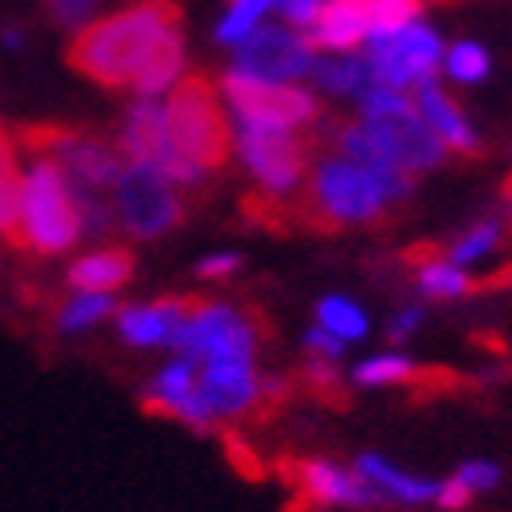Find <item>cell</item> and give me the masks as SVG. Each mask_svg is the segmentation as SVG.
I'll return each mask as SVG.
<instances>
[{"label": "cell", "instance_id": "obj_1", "mask_svg": "<svg viewBox=\"0 0 512 512\" xmlns=\"http://www.w3.org/2000/svg\"><path fill=\"white\" fill-rule=\"evenodd\" d=\"M171 30H184L179 25V5H171V0H138V5H125L84 25L75 34L67 59L100 88H130L146 55Z\"/></svg>", "mask_w": 512, "mask_h": 512}, {"label": "cell", "instance_id": "obj_2", "mask_svg": "<svg viewBox=\"0 0 512 512\" xmlns=\"http://www.w3.org/2000/svg\"><path fill=\"white\" fill-rule=\"evenodd\" d=\"M413 175H379L338 150H313V167L304 179L300 209L321 229H358L388 213V204L408 196Z\"/></svg>", "mask_w": 512, "mask_h": 512}, {"label": "cell", "instance_id": "obj_3", "mask_svg": "<svg viewBox=\"0 0 512 512\" xmlns=\"http://www.w3.org/2000/svg\"><path fill=\"white\" fill-rule=\"evenodd\" d=\"M80 238L84 225H80L75 184L46 150H38V159L21 167V204H17L13 242L38 254V259H55V254H67Z\"/></svg>", "mask_w": 512, "mask_h": 512}, {"label": "cell", "instance_id": "obj_4", "mask_svg": "<svg viewBox=\"0 0 512 512\" xmlns=\"http://www.w3.org/2000/svg\"><path fill=\"white\" fill-rule=\"evenodd\" d=\"M358 109H363L358 121L367 125V134L375 138L383 159H388L396 171L417 175V171H429V167H438L446 159L442 138L425 125V117L417 113L413 96H408L404 88L371 80L367 92L358 96Z\"/></svg>", "mask_w": 512, "mask_h": 512}, {"label": "cell", "instance_id": "obj_5", "mask_svg": "<svg viewBox=\"0 0 512 512\" xmlns=\"http://www.w3.org/2000/svg\"><path fill=\"white\" fill-rule=\"evenodd\" d=\"M163 125L179 155L204 171L225 167V159L234 155V125H229L221 88L204 84L200 75H184L163 96Z\"/></svg>", "mask_w": 512, "mask_h": 512}, {"label": "cell", "instance_id": "obj_6", "mask_svg": "<svg viewBox=\"0 0 512 512\" xmlns=\"http://www.w3.org/2000/svg\"><path fill=\"white\" fill-rule=\"evenodd\" d=\"M313 150L317 146L304 134L234 125V155L242 159L246 175L254 179V188H259V196L271 209L275 204H300L304 179H309V167H313Z\"/></svg>", "mask_w": 512, "mask_h": 512}, {"label": "cell", "instance_id": "obj_7", "mask_svg": "<svg viewBox=\"0 0 512 512\" xmlns=\"http://www.w3.org/2000/svg\"><path fill=\"white\" fill-rule=\"evenodd\" d=\"M221 100L234 125H259V130H284V134H304L313 130L321 105L313 92H304L300 84H271L254 80L229 67L221 80Z\"/></svg>", "mask_w": 512, "mask_h": 512}, {"label": "cell", "instance_id": "obj_8", "mask_svg": "<svg viewBox=\"0 0 512 512\" xmlns=\"http://www.w3.org/2000/svg\"><path fill=\"white\" fill-rule=\"evenodd\" d=\"M117 150L125 163L155 167L179 192H196V188H204V179H209V171L196 167L192 159H184L171 146L167 125H163V100H134V105L125 109V117L117 125Z\"/></svg>", "mask_w": 512, "mask_h": 512}, {"label": "cell", "instance_id": "obj_9", "mask_svg": "<svg viewBox=\"0 0 512 512\" xmlns=\"http://www.w3.org/2000/svg\"><path fill=\"white\" fill-rule=\"evenodd\" d=\"M113 213L117 225L134 238H163L184 217V200L171 179H163L155 167L125 163L113 184Z\"/></svg>", "mask_w": 512, "mask_h": 512}, {"label": "cell", "instance_id": "obj_10", "mask_svg": "<svg viewBox=\"0 0 512 512\" xmlns=\"http://www.w3.org/2000/svg\"><path fill=\"white\" fill-rule=\"evenodd\" d=\"M442 55L446 50H442L438 34H433L429 25H421V17L367 38L371 75L379 84H392V88H404V92H413L421 80H433Z\"/></svg>", "mask_w": 512, "mask_h": 512}, {"label": "cell", "instance_id": "obj_11", "mask_svg": "<svg viewBox=\"0 0 512 512\" xmlns=\"http://www.w3.org/2000/svg\"><path fill=\"white\" fill-rule=\"evenodd\" d=\"M317 50L304 38V30L292 25H259L250 38L234 46V71L254 75V80H271V84H296L309 80Z\"/></svg>", "mask_w": 512, "mask_h": 512}, {"label": "cell", "instance_id": "obj_12", "mask_svg": "<svg viewBox=\"0 0 512 512\" xmlns=\"http://www.w3.org/2000/svg\"><path fill=\"white\" fill-rule=\"evenodd\" d=\"M288 479L304 504L313 508H350V512H363V508H379L383 496L371 488V483L358 475L354 467H342L334 458H300V463L288 467Z\"/></svg>", "mask_w": 512, "mask_h": 512}, {"label": "cell", "instance_id": "obj_13", "mask_svg": "<svg viewBox=\"0 0 512 512\" xmlns=\"http://www.w3.org/2000/svg\"><path fill=\"white\" fill-rule=\"evenodd\" d=\"M146 404L155 408V413L196 429V433L217 425L209 400H204V388H200V367H196V358H188V354H175L167 367H159L155 375H150Z\"/></svg>", "mask_w": 512, "mask_h": 512}, {"label": "cell", "instance_id": "obj_14", "mask_svg": "<svg viewBox=\"0 0 512 512\" xmlns=\"http://www.w3.org/2000/svg\"><path fill=\"white\" fill-rule=\"evenodd\" d=\"M34 146L46 150V155L67 171V179L75 188H92V192H113L117 175L125 167L121 150L109 146V142H100V138H92V134L55 130V134H38Z\"/></svg>", "mask_w": 512, "mask_h": 512}, {"label": "cell", "instance_id": "obj_15", "mask_svg": "<svg viewBox=\"0 0 512 512\" xmlns=\"http://www.w3.org/2000/svg\"><path fill=\"white\" fill-rule=\"evenodd\" d=\"M304 38L313 42L317 55H342V50L367 46V38H371L367 0H321V9L309 21Z\"/></svg>", "mask_w": 512, "mask_h": 512}, {"label": "cell", "instance_id": "obj_16", "mask_svg": "<svg viewBox=\"0 0 512 512\" xmlns=\"http://www.w3.org/2000/svg\"><path fill=\"white\" fill-rule=\"evenodd\" d=\"M413 105L417 113L425 117V125L433 134L442 138L446 150H458V155H475L479 150V134H475V125L467 121V113L454 105L450 92L442 84H433V80H421L413 88Z\"/></svg>", "mask_w": 512, "mask_h": 512}, {"label": "cell", "instance_id": "obj_17", "mask_svg": "<svg viewBox=\"0 0 512 512\" xmlns=\"http://www.w3.org/2000/svg\"><path fill=\"white\" fill-rule=\"evenodd\" d=\"M188 300H146V304H130V309L117 313V334L125 346L138 350H155V346H171L175 325L184 317Z\"/></svg>", "mask_w": 512, "mask_h": 512}, {"label": "cell", "instance_id": "obj_18", "mask_svg": "<svg viewBox=\"0 0 512 512\" xmlns=\"http://www.w3.org/2000/svg\"><path fill=\"white\" fill-rule=\"evenodd\" d=\"M350 379L358 388H425V383H433V388H454L458 383L450 371H425L404 354H371L354 367Z\"/></svg>", "mask_w": 512, "mask_h": 512}, {"label": "cell", "instance_id": "obj_19", "mask_svg": "<svg viewBox=\"0 0 512 512\" xmlns=\"http://www.w3.org/2000/svg\"><path fill=\"white\" fill-rule=\"evenodd\" d=\"M354 471L363 475L371 488L383 496V504H404V508H413V504H429L433 496H438V483H433V479L408 475V471H400L396 463H388L383 454H358Z\"/></svg>", "mask_w": 512, "mask_h": 512}, {"label": "cell", "instance_id": "obj_20", "mask_svg": "<svg viewBox=\"0 0 512 512\" xmlns=\"http://www.w3.org/2000/svg\"><path fill=\"white\" fill-rule=\"evenodd\" d=\"M134 275V254L121 250V246H96L88 254H80V259L71 263L67 271V284L75 292H117L130 284Z\"/></svg>", "mask_w": 512, "mask_h": 512}, {"label": "cell", "instance_id": "obj_21", "mask_svg": "<svg viewBox=\"0 0 512 512\" xmlns=\"http://www.w3.org/2000/svg\"><path fill=\"white\" fill-rule=\"evenodd\" d=\"M408 267H413V284L429 296V300H458L475 288V279L446 259V250L438 246H417L408 254Z\"/></svg>", "mask_w": 512, "mask_h": 512}, {"label": "cell", "instance_id": "obj_22", "mask_svg": "<svg viewBox=\"0 0 512 512\" xmlns=\"http://www.w3.org/2000/svg\"><path fill=\"white\" fill-rule=\"evenodd\" d=\"M309 80H313L321 92H329V96H350V100H358V96L367 92V84L375 80V75H371L367 55L342 50V55H317Z\"/></svg>", "mask_w": 512, "mask_h": 512}, {"label": "cell", "instance_id": "obj_23", "mask_svg": "<svg viewBox=\"0 0 512 512\" xmlns=\"http://www.w3.org/2000/svg\"><path fill=\"white\" fill-rule=\"evenodd\" d=\"M109 317H117L113 292H71L55 313V329L59 334H88V329L105 325Z\"/></svg>", "mask_w": 512, "mask_h": 512}, {"label": "cell", "instance_id": "obj_24", "mask_svg": "<svg viewBox=\"0 0 512 512\" xmlns=\"http://www.w3.org/2000/svg\"><path fill=\"white\" fill-rule=\"evenodd\" d=\"M271 9H275V0H229L225 17L213 25V38L221 46H238L242 38H250L254 30H259Z\"/></svg>", "mask_w": 512, "mask_h": 512}, {"label": "cell", "instance_id": "obj_25", "mask_svg": "<svg viewBox=\"0 0 512 512\" xmlns=\"http://www.w3.org/2000/svg\"><path fill=\"white\" fill-rule=\"evenodd\" d=\"M317 325L325 334H334L338 342H358L367 334V313L350 296H325L317 304Z\"/></svg>", "mask_w": 512, "mask_h": 512}, {"label": "cell", "instance_id": "obj_26", "mask_svg": "<svg viewBox=\"0 0 512 512\" xmlns=\"http://www.w3.org/2000/svg\"><path fill=\"white\" fill-rule=\"evenodd\" d=\"M442 67H446L450 80H458V84H479L483 75H488L492 59H488V50H483L479 42H454L442 55Z\"/></svg>", "mask_w": 512, "mask_h": 512}, {"label": "cell", "instance_id": "obj_27", "mask_svg": "<svg viewBox=\"0 0 512 512\" xmlns=\"http://www.w3.org/2000/svg\"><path fill=\"white\" fill-rule=\"evenodd\" d=\"M100 5H105V0H46L50 21H55L59 30H71V34H80L84 25H92L100 17Z\"/></svg>", "mask_w": 512, "mask_h": 512}, {"label": "cell", "instance_id": "obj_28", "mask_svg": "<svg viewBox=\"0 0 512 512\" xmlns=\"http://www.w3.org/2000/svg\"><path fill=\"white\" fill-rule=\"evenodd\" d=\"M421 5H425V0H367V9H371V34L396 30V25H404V21H417L421 17Z\"/></svg>", "mask_w": 512, "mask_h": 512}, {"label": "cell", "instance_id": "obj_29", "mask_svg": "<svg viewBox=\"0 0 512 512\" xmlns=\"http://www.w3.org/2000/svg\"><path fill=\"white\" fill-rule=\"evenodd\" d=\"M17 204H21V167L17 171H0V238H13Z\"/></svg>", "mask_w": 512, "mask_h": 512}, {"label": "cell", "instance_id": "obj_30", "mask_svg": "<svg viewBox=\"0 0 512 512\" xmlns=\"http://www.w3.org/2000/svg\"><path fill=\"white\" fill-rule=\"evenodd\" d=\"M454 475L463 479V488H467L471 496L488 492V488H496V483H500V467H496V463H463Z\"/></svg>", "mask_w": 512, "mask_h": 512}, {"label": "cell", "instance_id": "obj_31", "mask_svg": "<svg viewBox=\"0 0 512 512\" xmlns=\"http://www.w3.org/2000/svg\"><path fill=\"white\" fill-rule=\"evenodd\" d=\"M279 17H284V25H292V30H309V21L317 17L321 0H275Z\"/></svg>", "mask_w": 512, "mask_h": 512}, {"label": "cell", "instance_id": "obj_32", "mask_svg": "<svg viewBox=\"0 0 512 512\" xmlns=\"http://www.w3.org/2000/svg\"><path fill=\"white\" fill-rule=\"evenodd\" d=\"M304 350H309V358H329V363H338L342 350H346V342H338L334 334H325V329L317 325V329H309V334H304Z\"/></svg>", "mask_w": 512, "mask_h": 512}, {"label": "cell", "instance_id": "obj_33", "mask_svg": "<svg viewBox=\"0 0 512 512\" xmlns=\"http://www.w3.org/2000/svg\"><path fill=\"white\" fill-rule=\"evenodd\" d=\"M238 267H242V259H238L234 250H221V254H204V259L196 263V271H200L204 279H229V275H234Z\"/></svg>", "mask_w": 512, "mask_h": 512}, {"label": "cell", "instance_id": "obj_34", "mask_svg": "<svg viewBox=\"0 0 512 512\" xmlns=\"http://www.w3.org/2000/svg\"><path fill=\"white\" fill-rule=\"evenodd\" d=\"M421 321H425V309H417V304H408V309H400L392 321H388V338L392 342H408L421 329Z\"/></svg>", "mask_w": 512, "mask_h": 512}, {"label": "cell", "instance_id": "obj_35", "mask_svg": "<svg viewBox=\"0 0 512 512\" xmlns=\"http://www.w3.org/2000/svg\"><path fill=\"white\" fill-rule=\"evenodd\" d=\"M0 171H17V142L0 130Z\"/></svg>", "mask_w": 512, "mask_h": 512}, {"label": "cell", "instance_id": "obj_36", "mask_svg": "<svg viewBox=\"0 0 512 512\" xmlns=\"http://www.w3.org/2000/svg\"><path fill=\"white\" fill-rule=\"evenodd\" d=\"M500 196H504V209H508V217H512V175L504 179V188H500Z\"/></svg>", "mask_w": 512, "mask_h": 512}]
</instances>
